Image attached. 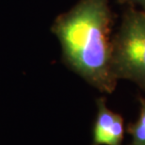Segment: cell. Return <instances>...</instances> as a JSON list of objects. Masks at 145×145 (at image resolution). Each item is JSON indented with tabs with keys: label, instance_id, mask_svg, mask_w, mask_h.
Segmentation results:
<instances>
[{
	"label": "cell",
	"instance_id": "obj_1",
	"mask_svg": "<svg viewBox=\"0 0 145 145\" xmlns=\"http://www.w3.org/2000/svg\"><path fill=\"white\" fill-rule=\"evenodd\" d=\"M111 22L109 0H80L52 26L66 66L107 94L114 92L118 82L112 67Z\"/></svg>",
	"mask_w": 145,
	"mask_h": 145
},
{
	"label": "cell",
	"instance_id": "obj_2",
	"mask_svg": "<svg viewBox=\"0 0 145 145\" xmlns=\"http://www.w3.org/2000/svg\"><path fill=\"white\" fill-rule=\"evenodd\" d=\"M112 67L117 80L145 89V11L131 10L123 18L112 39Z\"/></svg>",
	"mask_w": 145,
	"mask_h": 145
},
{
	"label": "cell",
	"instance_id": "obj_3",
	"mask_svg": "<svg viewBox=\"0 0 145 145\" xmlns=\"http://www.w3.org/2000/svg\"><path fill=\"white\" fill-rule=\"evenodd\" d=\"M95 118L91 145H122L124 138V123L119 113L107 107L104 97L97 98Z\"/></svg>",
	"mask_w": 145,
	"mask_h": 145
},
{
	"label": "cell",
	"instance_id": "obj_4",
	"mask_svg": "<svg viewBox=\"0 0 145 145\" xmlns=\"http://www.w3.org/2000/svg\"><path fill=\"white\" fill-rule=\"evenodd\" d=\"M140 116L133 124L128 125L127 133L131 135V142L129 145H145V99L140 97Z\"/></svg>",
	"mask_w": 145,
	"mask_h": 145
},
{
	"label": "cell",
	"instance_id": "obj_5",
	"mask_svg": "<svg viewBox=\"0 0 145 145\" xmlns=\"http://www.w3.org/2000/svg\"><path fill=\"white\" fill-rule=\"evenodd\" d=\"M126 1L130 2V3H133V4H136V5L140 6V7L143 8L144 10H145V0H126Z\"/></svg>",
	"mask_w": 145,
	"mask_h": 145
}]
</instances>
